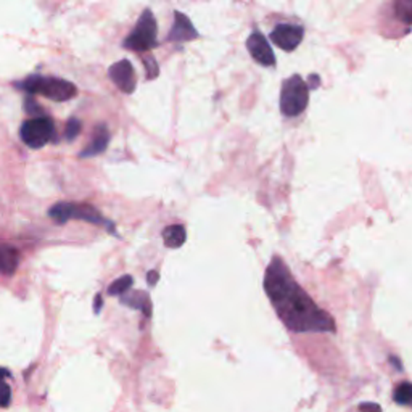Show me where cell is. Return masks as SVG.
Returning a JSON list of instances; mask_svg holds the SVG:
<instances>
[{"mask_svg": "<svg viewBox=\"0 0 412 412\" xmlns=\"http://www.w3.org/2000/svg\"><path fill=\"white\" fill-rule=\"evenodd\" d=\"M393 399H394V403L399 404V406H409L411 404V399H412V387H411V383L409 382L401 383V385L397 390H394Z\"/></svg>", "mask_w": 412, "mask_h": 412, "instance_id": "16", "label": "cell"}, {"mask_svg": "<svg viewBox=\"0 0 412 412\" xmlns=\"http://www.w3.org/2000/svg\"><path fill=\"white\" fill-rule=\"evenodd\" d=\"M8 375H10V372L7 369H4V367H0V382H2L4 378L8 377Z\"/></svg>", "mask_w": 412, "mask_h": 412, "instance_id": "25", "label": "cell"}, {"mask_svg": "<svg viewBox=\"0 0 412 412\" xmlns=\"http://www.w3.org/2000/svg\"><path fill=\"white\" fill-rule=\"evenodd\" d=\"M146 68H147V76H148V79H153V77H157L158 76V65H157V60L155 58H152V57H148V58H146Z\"/></svg>", "mask_w": 412, "mask_h": 412, "instance_id": "21", "label": "cell"}, {"mask_svg": "<svg viewBox=\"0 0 412 412\" xmlns=\"http://www.w3.org/2000/svg\"><path fill=\"white\" fill-rule=\"evenodd\" d=\"M20 137L25 146L39 150L55 141V124L49 116H36L21 124Z\"/></svg>", "mask_w": 412, "mask_h": 412, "instance_id": "6", "label": "cell"}, {"mask_svg": "<svg viewBox=\"0 0 412 412\" xmlns=\"http://www.w3.org/2000/svg\"><path fill=\"white\" fill-rule=\"evenodd\" d=\"M390 361H392V363H393L394 366H397V369H398V371H403V364H401V361H398L397 358H392Z\"/></svg>", "mask_w": 412, "mask_h": 412, "instance_id": "26", "label": "cell"}, {"mask_svg": "<svg viewBox=\"0 0 412 412\" xmlns=\"http://www.w3.org/2000/svg\"><path fill=\"white\" fill-rule=\"evenodd\" d=\"M49 216L55 222H58V224H65V222H68L71 219H79V221L91 222V224H96V226H103L107 227L110 232L115 233L113 222L105 219L103 216L98 213V210L86 203H66V202L57 203L49 210Z\"/></svg>", "mask_w": 412, "mask_h": 412, "instance_id": "3", "label": "cell"}, {"mask_svg": "<svg viewBox=\"0 0 412 412\" xmlns=\"http://www.w3.org/2000/svg\"><path fill=\"white\" fill-rule=\"evenodd\" d=\"M247 49L253 60L258 61L263 66H274L276 65V55L272 52L271 44L267 39L261 34L259 31H255L247 41Z\"/></svg>", "mask_w": 412, "mask_h": 412, "instance_id": "9", "label": "cell"}, {"mask_svg": "<svg viewBox=\"0 0 412 412\" xmlns=\"http://www.w3.org/2000/svg\"><path fill=\"white\" fill-rule=\"evenodd\" d=\"M102 297H100V295H97L96 297V306H94V311H96V314H98L100 313V309H102Z\"/></svg>", "mask_w": 412, "mask_h": 412, "instance_id": "24", "label": "cell"}, {"mask_svg": "<svg viewBox=\"0 0 412 412\" xmlns=\"http://www.w3.org/2000/svg\"><path fill=\"white\" fill-rule=\"evenodd\" d=\"M110 142V131L108 127L105 124H98L96 127V132H94V137L89 146L82 150L79 157L81 158H91V157H97V155L103 153L105 150L108 147Z\"/></svg>", "mask_w": 412, "mask_h": 412, "instance_id": "11", "label": "cell"}, {"mask_svg": "<svg viewBox=\"0 0 412 412\" xmlns=\"http://www.w3.org/2000/svg\"><path fill=\"white\" fill-rule=\"evenodd\" d=\"M304 30L300 25H277L276 30L271 32V41L285 52H292L303 41Z\"/></svg>", "mask_w": 412, "mask_h": 412, "instance_id": "7", "label": "cell"}, {"mask_svg": "<svg viewBox=\"0 0 412 412\" xmlns=\"http://www.w3.org/2000/svg\"><path fill=\"white\" fill-rule=\"evenodd\" d=\"M198 37V32L195 30L192 21L188 20V16H186L181 12H176L174 15V26L168 36V41L171 42H188L193 41V39Z\"/></svg>", "mask_w": 412, "mask_h": 412, "instance_id": "10", "label": "cell"}, {"mask_svg": "<svg viewBox=\"0 0 412 412\" xmlns=\"http://www.w3.org/2000/svg\"><path fill=\"white\" fill-rule=\"evenodd\" d=\"M309 89L300 75H293L282 82L281 111L287 118L302 115L308 107Z\"/></svg>", "mask_w": 412, "mask_h": 412, "instance_id": "4", "label": "cell"}, {"mask_svg": "<svg viewBox=\"0 0 412 412\" xmlns=\"http://www.w3.org/2000/svg\"><path fill=\"white\" fill-rule=\"evenodd\" d=\"M81 121L77 118H71L68 122H66V127H65V139L66 141H75V139L79 136L81 132Z\"/></svg>", "mask_w": 412, "mask_h": 412, "instance_id": "18", "label": "cell"}, {"mask_svg": "<svg viewBox=\"0 0 412 412\" xmlns=\"http://www.w3.org/2000/svg\"><path fill=\"white\" fill-rule=\"evenodd\" d=\"M15 86L30 96H42L53 102H68L77 96V87L73 82L55 76L31 75Z\"/></svg>", "mask_w": 412, "mask_h": 412, "instance_id": "2", "label": "cell"}, {"mask_svg": "<svg viewBox=\"0 0 412 412\" xmlns=\"http://www.w3.org/2000/svg\"><path fill=\"white\" fill-rule=\"evenodd\" d=\"M20 266L18 250L10 245L0 243V274L13 276Z\"/></svg>", "mask_w": 412, "mask_h": 412, "instance_id": "12", "label": "cell"}, {"mask_svg": "<svg viewBox=\"0 0 412 412\" xmlns=\"http://www.w3.org/2000/svg\"><path fill=\"white\" fill-rule=\"evenodd\" d=\"M157 20H155L152 10L147 8L139 16L136 27H134L131 34H127L124 42H122V47L129 49L132 52H148V50L157 47Z\"/></svg>", "mask_w": 412, "mask_h": 412, "instance_id": "5", "label": "cell"}, {"mask_svg": "<svg viewBox=\"0 0 412 412\" xmlns=\"http://www.w3.org/2000/svg\"><path fill=\"white\" fill-rule=\"evenodd\" d=\"M359 411L361 412H382L380 406L375 403H363L359 406Z\"/></svg>", "mask_w": 412, "mask_h": 412, "instance_id": "22", "label": "cell"}, {"mask_svg": "<svg viewBox=\"0 0 412 412\" xmlns=\"http://www.w3.org/2000/svg\"><path fill=\"white\" fill-rule=\"evenodd\" d=\"M186 238H187L186 227L181 226V224L168 226L163 231L165 245H166V247H169V248H179V247H182V245L186 243Z\"/></svg>", "mask_w": 412, "mask_h": 412, "instance_id": "13", "label": "cell"}, {"mask_svg": "<svg viewBox=\"0 0 412 412\" xmlns=\"http://www.w3.org/2000/svg\"><path fill=\"white\" fill-rule=\"evenodd\" d=\"M394 13L403 21L406 26V31H409L411 26V15H412V0H397L394 2Z\"/></svg>", "mask_w": 412, "mask_h": 412, "instance_id": "15", "label": "cell"}, {"mask_svg": "<svg viewBox=\"0 0 412 412\" xmlns=\"http://www.w3.org/2000/svg\"><path fill=\"white\" fill-rule=\"evenodd\" d=\"M132 277L131 276H122L120 277L118 281H115L113 283H111L110 288H108V295H124L129 292V288L132 287Z\"/></svg>", "mask_w": 412, "mask_h": 412, "instance_id": "17", "label": "cell"}, {"mask_svg": "<svg viewBox=\"0 0 412 412\" xmlns=\"http://www.w3.org/2000/svg\"><path fill=\"white\" fill-rule=\"evenodd\" d=\"M147 282H148V285H150V287H153L155 283L158 282V272H157V271H150V272H148V279H147Z\"/></svg>", "mask_w": 412, "mask_h": 412, "instance_id": "23", "label": "cell"}, {"mask_svg": "<svg viewBox=\"0 0 412 412\" xmlns=\"http://www.w3.org/2000/svg\"><path fill=\"white\" fill-rule=\"evenodd\" d=\"M111 81L120 87V91L124 94H132L137 87V76L136 70L129 60H121L118 63L111 65L108 70Z\"/></svg>", "mask_w": 412, "mask_h": 412, "instance_id": "8", "label": "cell"}, {"mask_svg": "<svg viewBox=\"0 0 412 412\" xmlns=\"http://www.w3.org/2000/svg\"><path fill=\"white\" fill-rule=\"evenodd\" d=\"M25 110H26L27 115L32 116V118H36V116H46V115H44L42 108L39 107L37 102L32 97H26V100H25Z\"/></svg>", "mask_w": 412, "mask_h": 412, "instance_id": "20", "label": "cell"}, {"mask_svg": "<svg viewBox=\"0 0 412 412\" xmlns=\"http://www.w3.org/2000/svg\"><path fill=\"white\" fill-rule=\"evenodd\" d=\"M264 288L281 321L293 332H335V322L298 285L281 258L271 261Z\"/></svg>", "mask_w": 412, "mask_h": 412, "instance_id": "1", "label": "cell"}, {"mask_svg": "<svg viewBox=\"0 0 412 412\" xmlns=\"http://www.w3.org/2000/svg\"><path fill=\"white\" fill-rule=\"evenodd\" d=\"M121 302L122 304L131 306V308L143 311V314H146L147 317H150V314H152V303H150V298L147 293L132 292L129 295H124V297L121 298Z\"/></svg>", "mask_w": 412, "mask_h": 412, "instance_id": "14", "label": "cell"}, {"mask_svg": "<svg viewBox=\"0 0 412 412\" xmlns=\"http://www.w3.org/2000/svg\"><path fill=\"white\" fill-rule=\"evenodd\" d=\"M12 403V388L5 380L0 382V408H8Z\"/></svg>", "mask_w": 412, "mask_h": 412, "instance_id": "19", "label": "cell"}]
</instances>
